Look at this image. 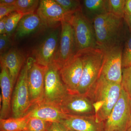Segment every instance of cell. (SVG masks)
I'll return each mask as SVG.
<instances>
[{"label": "cell", "instance_id": "obj_1", "mask_svg": "<svg viewBox=\"0 0 131 131\" xmlns=\"http://www.w3.org/2000/svg\"><path fill=\"white\" fill-rule=\"evenodd\" d=\"M122 89L120 83L100 77L85 94L93 102L98 122H105L107 119L119 98Z\"/></svg>", "mask_w": 131, "mask_h": 131}, {"label": "cell", "instance_id": "obj_2", "mask_svg": "<svg viewBox=\"0 0 131 131\" xmlns=\"http://www.w3.org/2000/svg\"><path fill=\"white\" fill-rule=\"evenodd\" d=\"M125 20L107 13L96 17L93 21L98 48L103 50L122 44L126 37Z\"/></svg>", "mask_w": 131, "mask_h": 131}, {"label": "cell", "instance_id": "obj_3", "mask_svg": "<svg viewBox=\"0 0 131 131\" xmlns=\"http://www.w3.org/2000/svg\"><path fill=\"white\" fill-rule=\"evenodd\" d=\"M82 59L83 70L77 93L86 94L100 77L104 51L99 48H90L78 52Z\"/></svg>", "mask_w": 131, "mask_h": 131}, {"label": "cell", "instance_id": "obj_4", "mask_svg": "<svg viewBox=\"0 0 131 131\" xmlns=\"http://www.w3.org/2000/svg\"><path fill=\"white\" fill-rule=\"evenodd\" d=\"M34 61L29 58L24 65L19 75L14 90L12 101V118L24 117L32 106L30 100L28 83V70Z\"/></svg>", "mask_w": 131, "mask_h": 131}, {"label": "cell", "instance_id": "obj_5", "mask_svg": "<svg viewBox=\"0 0 131 131\" xmlns=\"http://www.w3.org/2000/svg\"><path fill=\"white\" fill-rule=\"evenodd\" d=\"M69 21L74 30L77 53L86 49L98 48L93 23L85 16L82 10L73 14Z\"/></svg>", "mask_w": 131, "mask_h": 131}, {"label": "cell", "instance_id": "obj_6", "mask_svg": "<svg viewBox=\"0 0 131 131\" xmlns=\"http://www.w3.org/2000/svg\"><path fill=\"white\" fill-rule=\"evenodd\" d=\"M131 123V98L122 89L120 95L107 119L105 131H126Z\"/></svg>", "mask_w": 131, "mask_h": 131}, {"label": "cell", "instance_id": "obj_7", "mask_svg": "<svg viewBox=\"0 0 131 131\" xmlns=\"http://www.w3.org/2000/svg\"><path fill=\"white\" fill-rule=\"evenodd\" d=\"M69 93L61 79L59 70L53 64L48 66L45 77L43 101L59 106Z\"/></svg>", "mask_w": 131, "mask_h": 131}, {"label": "cell", "instance_id": "obj_8", "mask_svg": "<svg viewBox=\"0 0 131 131\" xmlns=\"http://www.w3.org/2000/svg\"><path fill=\"white\" fill-rule=\"evenodd\" d=\"M61 31L58 50L53 64L60 69L77 53L73 27L69 21L61 22Z\"/></svg>", "mask_w": 131, "mask_h": 131}, {"label": "cell", "instance_id": "obj_9", "mask_svg": "<svg viewBox=\"0 0 131 131\" xmlns=\"http://www.w3.org/2000/svg\"><path fill=\"white\" fill-rule=\"evenodd\" d=\"M123 44L105 50L100 77L108 81L120 83L122 76Z\"/></svg>", "mask_w": 131, "mask_h": 131}, {"label": "cell", "instance_id": "obj_10", "mask_svg": "<svg viewBox=\"0 0 131 131\" xmlns=\"http://www.w3.org/2000/svg\"><path fill=\"white\" fill-rule=\"evenodd\" d=\"M59 107L62 112L67 115L80 117L95 115L93 102L85 94L69 93Z\"/></svg>", "mask_w": 131, "mask_h": 131}, {"label": "cell", "instance_id": "obj_11", "mask_svg": "<svg viewBox=\"0 0 131 131\" xmlns=\"http://www.w3.org/2000/svg\"><path fill=\"white\" fill-rule=\"evenodd\" d=\"M61 31V28H55L34 50V59L36 63L45 66L53 63L58 50Z\"/></svg>", "mask_w": 131, "mask_h": 131}, {"label": "cell", "instance_id": "obj_12", "mask_svg": "<svg viewBox=\"0 0 131 131\" xmlns=\"http://www.w3.org/2000/svg\"><path fill=\"white\" fill-rule=\"evenodd\" d=\"M43 25L47 27H57L63 21H69L71 15L65 11L55 0H41L37 10Z\"/></svg>", "mask_w": 131, "mask_h": 131}, {"label": "cell", "instance_id": "obj_13", "mask_svg": "<svg viewBox=\"0 0 131 131\" xmlns=\"http://www.w3.org/2000/svg\"><path fill=\"white\" fill-rule=\"evenodd\" d=\"M48 66L40 65L34 59L28 71V83L32 106L42 101L44 93L45 77Z\"/></svg>", "mask_w": 131, "mask_h": 131}, {"label": "cell", "instance_id": "obj_14", "mask_svg": "<svg viewBox=\"0 0 131 131\" xmlns=\"http://www.w3.org/2000/svg\"><path fill=\"white\" fill-rule=\"evenodd\" d=\"M82 70V59L77 54L59 70L61 79L69 93H77Z\"/></svg>", "mask_w": 131, "mask_h": 131}, {"label": "cell", "instance_id": "obj_15", "mask_svg": "<svg viewBox=\"0 0 131 131\" xmlns=\"http://www.w3.org/2000/svg\"><path fill=\"white\" fill-rule=\"evenodd\" d=\"M27 114L30 117L50 122H61L68 116L62 112L59 106L43 101L32 106Z\"/></svg>", "mask_w": 131, "mask_h": 131}, {"label": "cell", "instance_id": "obj_16", "mask_svg": "<svg viewBox=\"0 0 131 131\" xmlns=\"http://www.w3.org/2000/svg\"><path fill=\"white\" fill-rule=\"evenodd\" d=\"M0 86L1 89L0 119L7 118L12 112V101L14 84L10 77L9 71L6 67H1Z\"/></svg>", "mask_w": 131, "mask_h": 131}, {"label": "cell", "instance_id": "obj_17", "mask_svg": "<svg viewBox=\"0 0 131 131\" xmlns=\"http://www.w3.org/2000/svg\"><path fill=\"white\" fill-rule=\"evenodd\" d=\"M69 130L76 131H105L104 122H98L95 116H71L61 121Z\"/></svg>", "mask_w": 131, "mask_h": 131}, {"label": "cell", "instance_id": "obj_18", "mask_svg": "<svg viewBox=\"0 0 131 131\" xmlns=\"http://www.w3.org/2000/svg\"><path fill=\"white\" fill-rule=\"evenodd\" d=\"M25 60L24 54L15 48L9 49L1 56V67L7 68L14 85L16 83Z\"/></svg>", "mask_w": 131, "mask_h": 131}, {"label": "cell", "instance_id": "obj_19", "mask_svg": "<svg viewBox=\"0 0 131 131\" xmlns=\"http://www.w3.org/2000/svg\"><path fill=\"white\" fill-rule=\"evenodd\" d=\"M43 25L37 13L24 15L20 20L15 30V37L20 39L30 35Z\"/></svg>", "mask_w": 131, "mask_h": 131}, {"label": "cell", "instance_id": "obj_20", "mask_svg": "<svg viewBox=\"0 0 131 131\" xmlns=\"http://www.w3.org/2000/svg\"><path fill=\"white\" fill-rule=\"evenodd\" d=\"M82 3L83 13L93 23L97 16L108 13L107 0H84Z\"/></svg>", "mask_w": 131, "mask_h": 131}, {"label": "cell", "instance_id": "obj_21", "mask_svg": "<svg viewBox=\"0 0 131 131\" xmlns=\"http://www.w3.org/2000/svg\"><path fill=\"white\" fill-rule=\"evenodd\" d=\"M29 115L27 114L20 118L0 119V131H25Z\"/></svg>", "mask_w": 131, "mask_h": 131}, {"label": "cell", "instance_id": "obj_22", "mask_svg": "<svg viewBox=\"0 0 131 131\" xmlns=\"http://www.w3.org/2000/svg\"><path fill=\"white\" fill-rule=\"evenodd\" d=\"M40 2L39 0H16L15 4V12L24 15L34 13L37 10Z\"/></svg>", "mask_w": 131, "mask_h": 131}, {"label": "cell", "instance_id": "obj_23", "mask_svg": "<svg viewBox=\"0 0 131 131\" xmlns=\"http://www.w3.org/2000/svg\"><path fill=\"white\" fill-rule=\"evenodd\" d=\"M24 15L14 12L7 16L5 25V34L10 37L16 30L20 20Z\"/></svg>", "mask_w": 131, "mask_h": 131}, {"label": "cell", "instance_id": "obj_24", "mask_svg": "<svg viewBox=\"0 0 131 131\" xmlns=\"http://www.w3.org/2000/svg\"><path fill=\"white\" fill-rule=\"evenodd\" d=\"M127 26L129 33L127 36H126L122 51V69L131 67V27Z\"/></svg>", "mask_w": 131, "mask_h": 131}, {"label": "cell", "instance_id": "obj_25", "mask_svg": "<svg viewBox=\"0 0 131 131\" xmlns=\"http://www.w3.org/2000/svg\"><path fill=\"white\" fill-rule=\"evenodd\" d=\"M51 123L38 118L30 117L25 131H48Z\"/></svg>", "mask_w": 131, "mask_h": 131}, {"label": "cell", "instance_id": "obj_26", "mask_svg": "<svg viewBox=\"0 0 131 131\" xmlns=\"http://www.w3.org/2000/svg\"><path fill=\"white\" fill-rule=\"evenodd\" d=\"M108 13L124 18L126 0H107Z\"/></svg>", "mask_w": 131, "mask_h": 131}, {"label": "cell", "instance_id": "obj_27", "mask_svg": "<svg viewBox=\"0 0 131 131\" xmlns=\"http://www.w3.org/2000/svg\"><path fill=\"white\" fill-rule=\"evenodd\" d=\"M68 13L74 14L82 10V5L80 1L77 0H55Z\"/></svg>", "mask_w": 131, "mask_h": 131}, {"label": "cell", "instance_id": "obj_28", "mask_svg": "<svg viewBox=\"0 0 131 131\" xmlns=\"http://www.w3.org/2000/svg\"><path fill=\"white\" fill-rule=\"evenodd\" d=\"M122 89L131 98V67L122 69Z\"/></svg>", "mask_w": 131, "mask_h": 131}, {"label": "cell", "instance_id": "obj_29", "mask_svg": "<svg viewBox=\"0 0 131 131\" xmlns=\"http://www.w3.org/2000/svg\"><path fill=\"white\" fill-rule=\"evenodd\" d=\"M9 37L6 34L0 35V53L1 56L6 52L10 45Z\"/></svg>", "mask_w": 131, "mask_h": 131}, {"label": "cell", "instance_id": "obj_30", "mask_svg": "<svg viewBox=\"0 0 131 131\" xmlns=\"http://www.w3.org/2000/svg\"><path fill=\"white\" fill-rule=\"evenodd\" d=\"M15 5L0 6V19L13 12H15Z\"/></svg>", "mask_w": 131, "mask_h": 131}, {"label": "cell", "instance_id": "obj_31", "mask_svg": "<svg viewBox=\"0 0 131 131\" xmlns=\"http://www.w3.org/2000/svg\"><path fill=\"white\" fill-rule=\"evenodd\" d=\"M48 131H69V129L60 122H52Z\"/></svg>", "mask_w": 131, "mask_h": 131}, {"label": "cell", "instance_id": "obj_32", "mask_svg": "<svg viewBox=\"0 0 131 131\" xmlns=\"http://www.w3.org/2000/svg\"><path fill=\"white\" fill-rule=\"evenodd\" d=\"M7 16L0 19V35L5 34V25Z\"/></svg>", "mask_w": 131, "mask_h": 131}, {"label": "cell", "instance_id": "obj_33", "mask_svg": "<svg viewBox=\"0 0 131 131\" xmlns=\"http://www.w3.org/2000/svg\"><path fill=\"white\" fill-rule=\"evenodd\" d=\"M16 1V0H1L0 6L14 5Z\"/></svg>", "mask_w": 131, "mask_h": 131}, {"label": "cell", "instance_id": "obj_34", "mask_svg": "<svg viewBox=\"0 0 131 131\" xmlns=\"http://www.w3.org/2000/svg\"><path fill=\"white\" fill-rule=\"evenodd\" d=\"M125 15H131V0H126Z\"/></svg>", "mask_w": 131, "mask_h": 131}, {"label": "cell", "instance_id": "obj_35", "mask_svg": "<svg viewBox=\"0 0 131 131\" xmlns=\"http://www.w3.org/2000/svg\"><path fill=\"white\" fill-rule=\"evenodd\" d=\"M124 19L126 25L131 27V15H125Z\"/></svg>", "mask_w": 131, "mask_h": 131}, {"label": "cell", "instance_id": "obj_36", "mask_svg": "<svg viewBox=\"0 0 131 131\" xmlns=\"http://www.w3.org/2000/svg\"><path fill=\"white\" fill-rule=\"evenodd\" d=\"M126 131H131V123L130 126H129V128H128L127 130Z\"/></svg>", "mask_w": 131, "mask_h": 131}, {"label": "cell", "instance_id": "obj_37", "mask_svg": "<svg viewBox=\"0 0 131 131\" xmlns=\"http://www.w3.org/2000/svg\"><path fill=\"white\" fill-rule=\"evenodd\" d=\"M69 131H76L73 130H69Z\"/></svg>", "mask_w": 131, "mask_h": 131}, {"label": "cell", "instance_id": "obj_38", "mask_svg": "<svg viewBox=\"0 0 131 131\" xmlns=\"http://www.w3.org/2000/svg\"></svg>", "mask_w": 131, "mask_h": 131}]
</instances>
